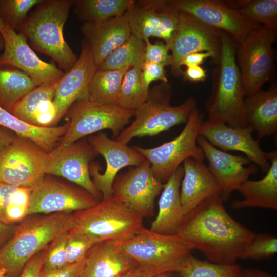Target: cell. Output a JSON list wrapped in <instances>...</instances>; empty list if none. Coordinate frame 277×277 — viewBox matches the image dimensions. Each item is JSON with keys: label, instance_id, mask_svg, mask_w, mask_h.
I'll return each instance as SVG.
<instances>
[{"label": "cell", "instance_id": "cell-19", "mask_svg": "<svg viewBox=\"0 0 277 277\" xmlns=\"http://www.w3.org/2000/svg\"><path fill=\"white\" fill-rule=\"evenodd\" d=\"M97 69L90 47L84 40L76 62L57 83L53 100L56 110L53 126L75 102L88 100L90 84Z\"/></svg>", "mask_w": 277, "mask_h": 277}, {"label": "cell", "instance_id": "cell-57", "mask_svg": "<svg viewBox=\"0 0 277 277\" xmlns=\"http://www.w3.org/2000/svg\"><path fill=\"white\" fill-rule=\"evenodd\" d=\"M4 47V39L2 37V34L0 33V51Z\"/></svg>", "mask_w": 277, "mask_h": 277}, {"label": "cell", "instance_id": "cell-13", "mask_svg": "<svg viewBox=\"0 0 277 277\" xmlns=\"http://www.w3.org/2000/svg\"><path fill=\"white\" fill-rule=\"evenodd\" d=\"M165 183L152 173L150 163L145 160L140 165L117 175L112 184V193L143 217L153 215L154 201Z\"/></svg>", "mask_w": 277, "mask_h": 277}, {"label": "cell", "instance_id": "cell-32", "mask_svg": "<svg viewBox=\"0 0 277 277\" xmlns=\"http://www.w3.org/2000/svg\"><path fill=\"white\" fill-rule=\"evenodd\" d=\"M131 67L116 70L97 69L90 84L88 100L101 104L116 105L123 77Z\"/></svg>", "mask_w": 277, "mask_h": 277}, {"label": "cell", "instance_id": "cell-43", "mask_svg": "<svg viewBox=\"0 0 277 277\" xmlns=\"http://www.w3.org/2000/svg\"><path fill=\"white\" fill-rule=\"evenodd\" d=\"M68 232L56 238L47 247L43 263L42 271L55 270L68 265L66 255Z\"/></svg>", "mask_w": 277, "mask_h": 277}, {"label": "cell", "instance_id": "cell-25", "mask_svg": "<svg viewBox=\"0 0 277 277\" xmlns=\"http://www.w3.org/2000/svg\"><path fill=\"white\" fill-rule=\"evenodd\" d=\"M270 163L266 175L261 180H247L238 190L243 199L235 200L231 204L233 209L261 207L277 210V151L267 152Z\"/></svg>", "mask_w": 277, "mask_h": 277}, {"label": "cell", "instance_id": "cell-21", "mask_svg": "<svg viewBox=\"0 0 277 277\" xmlns=\"http://www.w3.org/2000/svg\"><path fill=\"white\" fill-rule=\"evenodd\" d=\"M197 143L208 161V168L217 181L220 189V197L227 201L231 193L252 174L258 172V167L247 157L235 155L216 148L204 137L199 136Z\"/></svg>", "mask_w": 277, "mask_h": 277}, {"label": "cell", "instance_id": "cell-39", "mask_svg": "<svg viewBox=\"0 0 277 277\" xmlns=\"http://www.w3.org/2000/svg\"><path fill=\"white\" fill-rule=\"evenodd\" d=\"M277 252V238L267 233L255 234L241 253L239 259L265 260L271 259Z\"/></svg>", "mask_w": 277, "mask_h": 277}, {"label": "cell", "instance_id": "cell-3", "mask_svg": "<svg viewBox=\"0 0 277 277\" xmlns=\"http://www.w3.org/2000/svg\"><path fill=\"white\" fill-rule=\"evenodd\" d=\"M72 214L58 212L24 218L16 225L12 237L0 249V268L9 277H18L32 258L69 231Z\"/></svg>", "mask_w": 277, "mask_h": 277}, {"label": "cell", "instance_id": "cell-46", "mask_svg": "<svg viewBox=\"0 0 277 277\" xmlns=\"http://www.w3.org/2000/svg\"><path fill=\"white\" fill-rule=\"evenodd\" d=\"M85 259L55 270L41 272L40 277H82L83 274Z\"/></svg>", "mask_w": 277, "mask_h": 277}, {"label": "cell", "instance_id": "cell-51", "mask_svg": "<svg viewBox=\"0 0 277 277\" xmlns=\"http://www.w3.org/2000/svg\"><path fill=\"white\" fill-rule=\"evenodd\" d=\"M16 226L14 224H7L0 221V249L12 237Z\"/></svg>", "mask_w": 277, "mask_h": 277}, {"label": "cell", "instance_id": "cell-38", "mask_svg": "<svg viewBox=\"0 0 277 277\" xmlns=\"http://www.w3.org/2000/svg\"><path fill=\"white\" fill-rule=\"evenodd\" d=\"M43 0H0V17L5 24L18 30L26 20L28 12Z\"/></svg>", "mask_w": 277, "mask_h": 277}, {"label": "cell", "instance_id": "cell-41", "mask_svg": "<svg viewBox=\"0 0 277 277\" xmlns=\"http://www.w3.org/2000/svg\"><path fill=\"white\" fill-rule=\"evenodd\" d=\"M100 242L87 235L69 231L66 242L68 264L76 263L85 259L90 250Z\"/></svg>", "mask_w": 277, "mask_h": 277}, {"label": "cell", "instance_id": "cell-10", "mask_svg": "<svg viewBox=\"0 0 277 277\" xmlns=\"http://www.w3.org/2000/svg\"><path fill=\"white\" fill-rule=\"evenodd\" d=\"M276 32L262 26L238 44L236 61L246 96L262 90L271 76L274 64L272 45Z\"/></svg>", "mask_w": 277, "mask_h": 277}, {"label": "cell", "instance_id": "cell-11", "mask_svg": "<svg viewBox=\"0 0 277 277\" xmlns=\"http://www.w3.org/2000/svg\"><path fill=\"white\" fill-rule=\"evenodd\" d=\"M49 153L31 141L15 136L0 152V182L32 188L46 174Z\"/></svg>", "mask_w": 277, "mask_h": 277}, {"label": "cell", "instance_id": "cell-27", "mask_svg": "<svg viewBox=\"0 0 277 277\" xmlns=\"http://www.w3.org/2000/svg\"><path fill=\"white\" fill-rule=\"evenodd\" d=\"M184 174L180 166L165 183L159 200V211L149 229L159 233L175 234L184 216L180 190Z\"/></svg>", "mask_w": 277, "mask_h": 277}, {"label": "cell", "instance_id": "cell-37", "mask_svg": "<svg viewBox=\"0 0 277 277\" xmlns=\"http://www.w3.org/2000/svg\"><path fill=\"white\" fill-rule=\"evenodd\" d=\"M57 83L43 84L27 93L12 108L10 112L19 119L33 125L35 113L45 101L53 100Z\"/></svg>", "mask_w": 277, "mask_h": 277}, {"label": "cell", "instance_id": "cell-40", "mask_svg": "<svg viewBox=\"0 0 277 277\" xmlns=\"http://www.w3.org/2000/svg\"><path fill=\"white\" fill-rule=\"evenodd\" d=\"M180 12L172 7L166 1L160 12L159 24L151 37L162 39L169 47L176 32Z\"/></svg>", "mask_w": 277, "mask_h": 277}, {"label": "cell", "instance_id": "cell-48", "mask_svg": "<svg viewBox=\"0 0 277 277\" xmlns=\"http://www.w3.org/2000/svg\"><path fill=\"white\" fill-rule=\"evenodd\" d=\"M211 57L214 63H216L217 59L215 55L210 52H194L186 56L181 63V67L185 66L187 67L191 66H201L204 61Z\"/></svg>", "mask_w": 277, "mask_h": 277}, {"label": "cell", "instance_id": "cell-15", "mask_svg": "<svg viewBox=\"0 0 277 277\" xmlns=\"http://www.w3.org/2000/svg\"><path fill=\"white\" fill-rule=\"evenodd\" d=\"M223 33L190 14L180 12L178 28L170 46L171 73L176 77L182 76L181 63L192 53L210 52L215 55L217 61Z\"/></svg>", "mask_w": 277, "mask_h": 277}, {"label": "cell", "instance_id": "cell-18", "mask_svg": "<svg viewBox=\"0 0 277 277\" xmlns=\"http://www.w3.org/2000/svg\"><path fill=\"white\" fill-rule=\"evenodd\" d=\"M4 51L0 55V65L13 66L27 74L36 86L58 83L65 73L54 64L40 59L30 48L23 35L8 25L0 32Z\"/></svg>", "mask_w": 277, "mask_h": 277}, {"label": "cell", "instance_id": "cell-54", "mask_svg": "<svg viewBox=\"0 0 277 277\" xmlns=\"http://www.w3.org/2000/svg\"><path fill=\"white\" fill-rule=\"evenodd\" d=\"M154 275L139 266L124 277H153Z\"/></svg>", "mask_w": 277, "mask_h": 277}, {"label": "cell", "instance_id": "cell-49", "mask_svg": "<svg viewBox=\"0 0 277 277\" xmlns=\"http://www.w3.org/2000/svg\"><path fill=\"white\" fill-rule=\"evenodd\" d=\"M17 187L0 182V221L5 223V213L12 193Z\"/></svg>", "mask_w": 277, "mask_h": 277}, {"label": "cell", "instance_id": "cell-53", "mask_svg": "<svg viewBox=\"0 0 277 277\" xmlns=\"http://www.w3.org/2000/svg\"><path fill=\"white\" fill-rule=\"evenodd\" d=\"M15 137L9 130L0 127V152L10 144Z\"/></svg>", "mask_w": 277, "mask_h": 277}, {"label": "cell", "instance_id": "cell-24", "mask_svg": "<svg viewBox=\"0 0 277 277\" xmlns=\"http://www.w3.org/2000/svg\"><path fill=\"white\" fill-rule=\"evenodd\" d=\"M138 266L131 257L117 251L113 241L96 244L85 260L84 277H124Z\"/></svg>", "mask_w": 277, "mask_h": 277}, {"label": "cell", "instance_id": "cell-26", "mask_svg": "<svg viewBox=\"0 0 277 277\" xmlns=\"http://www.w3.org/2000/svg\"><path fill=\"white\" fill-rule=\"evenodd\" d=\"M247 126L256 132L257 140L269 137L277 131V87L261 90L247 96L244 101Z\"/></svg>", "mask_w": 277, "mask_h": 277}, {"label": "cell", "instance_id": "cell-16", "mask_svg": "<svg viewBox=\"0 0 277 277\" xmlns=\"http://www.w3.org/2000/svg\"><path fill=\"white\" fill-rule=\"evenodd\" d=\"M88 142L106 162V170L103 173H100L101 166L98 163L91 162L89 165L90 176L103 197L113 194V182L121 169L127 166H138L146 159L133 147L110 139L103 133L90 136Z\"/></svg>", "mask_w": 277, "mask_h": 277}, {"label": "cell", "instance_id": "cell-50", "mask_svg": "<svg viewBox=\"0 0 277 277\" xmlns=\"http://www.w3.org/2000/svg\"><path fill=\"white\" fill-rule=\"evenodd\" d=\"M182 76L184 80L191 82L204 81L207 77V71L201 66H191L187 67L183 71Z\"/></svg>", "mask_w": 277, "mask_h": 277}, {"label": "cell", "instance_id": "cell-7", "mask_svg": "<svg viewBox=\"0 0 277 277\" xmlns=\"http://www.w3.org/2000/svg\"><path fill=\"white\" fill-rule=\"evenodd\" d=\"M114 244L117 251L131 257L154 276L176 272L192 250L176 234H161L144 227L132 238Z\"/></svg>", "mask_w": 277, "mask_h": 277}, {"label": "cell", "instance_id": "cell-58", "mask_svg": "<svg viewBox=\"0 0 277 277\" xmlns=\"http://www.w3.org/2000/svg\"><path fill=\"white\" fill-rule=\"evenodd\" d=\"M5 26V23L0 17V32H1Z\"/></svg>", "mask_w": 277, "mask_h": 277}, {"label": "cell", "instance_id": "cell-42", "mask_svg": "<svg viewBox=\"0 0 277 277\" xmlns=\"http://www.w3.org/2000/svg\"><path fill=\"white\" fill-rule=\"evenodd\" d=\"M31 189L17 187L12 193L6 210V224H14L27 216Z\"/></svg>", "mask_w": 277, "mask_h": 277}, {"label": "cell", "instance_id": "cell-20", "mask_svg": "<svg viewBox=\"0 0 277 277\" xmlns=\"http://www.w3.org/2000/svg\"><path fill=\"white\" fill-rule=\"evenodd\" d=\"M253 132L248 126L244 128L232 127L222 122L208 120L202 122L199 135L222 151L243 152L263 172L266 173L270 163L267 152L261 149L259 141L253 138Z\"/></svg>", "mask_w": 277, "mask_h": 277}, {"label": "cell", "instance_id": "cell-56", "mask_svg": "<svg viewBox=\"0 0 277 277\" xmlns=\"http://www.w3.org/2000/svg\"><path fill=\"white\" fill-rule=\"evenodd\" d=\"M0 277H9L7 274L6 271L0 268Z\"/></svg>", "mask_w": 277, "mask_h": 277}, {"label": "cell", "instance_id": "cell-4", "mask_svg": "<svg viewBox=\"0 0 277 277\" xmlns=\"http://www.w3.org/2000/svg\"><path fill=\"white\" fill-rule=\"evenodd\" d=\"M73 6V0H43L17 30L35 49L52 58L66 72L78 58L63 34Z\"/></svg>", "mask_w": 277, "mask_h": 277}, {"label": "cell", "instance_id": "cell-29", "mask_svg": "<svg viewBox=\"0 0 277 277\" xmlns=\"http://www.w3.org/2000/svg\"><path fill=\"white\" fill-rule=\"evenodd\" d=\"M166 2L134 1L124 15L131 34L143 41L149 39L159 24L160 12Z\"/></svg>", "mask_w": 277, "mask_h": 277}, {"label": "cell", "instance_id": "cell-52", "mask_svg": "<svg viewBox=\"0 0 277 277\" xmlns=\"http://www.w3.org/2000/svg\"><path fill=\"white\" fill-rule=\"evenodd\" d=\"M235 277H275L265 271L252 268L241 269Z\"/></svg>", "mask_w": 277, "mask_h": 277}, {"label": "cell", "instance_id": "cell-59", "mask_svg": "<svg viewBox=\"0 0 277 277\" xmlns=\"http://www.w3.org/2000/svg\"><path fill=\"white\" fill-rule=\"evenodd\" d=\"M82 277H84L83 275L82 276Z\"/></svg>", "mask_w": 277, "mask_h": 277}, {"label": "cell", "instance_id": "cell-1", "mask_svg": "<svg viewBox=\"0 0 277 277\" xmlns=\"http://www.w3.org/2000/svg\"><path fill=\"white\" fill-rule=\"evenodd\" d=\"M255 234L230 216L220 196L208 197L185 215L176 234L208 261L235 263Z\"/></svg>", "mask_w": 277, "mask_h": 277}, {"label": "cell", "instance_id": "cell-33", "mask_svg": "<svg viewBox=\"0 0 277 277\" xmlns=\"http://www.w3.org/2000/svg\"><path fill=\"white\" fill-rule=\"evenodd\" d=\"M224 2L252 23L277 30L276 0L225 1Z\"/></svg>", "mask_w": 277, "mask_h": 277}, {"label": "cell", "instance_id": "cell-2", "mask_svg": "<svg viewBox=\"0 0 277 277\" xmlns=\"http://www.w3.org/2000/svg\"><path fill=\"white\" fill-rule=\"evenodd\" d=\"M238 44L223 33L220 57L212 73V91L205 103L208 120L236 128L247 126L245 116V96L236 61Z\"/></svg>", "mask_w": 277, "mask_h": 277}, {"label": "cell", "instance_id": "cell-31", "mask_svg": "<svg viewBox=\"0 0 277 277\" xmlns=\"http://www.w3.org/2000/svg\"><path fill=\"white\" fill-rule=\"evenodd\" d=\"M134 0H73L74 12L78 19L101 23L124 16Z\"/></svg>", "mask_w": 277, "mask_h": 277}, {"label": "cell", "instance_id": "cell-23", "mask_svg": "<svg viewBox=\"0 0 277 277\" xmlns=\"http://www.w3.org/2000/svg\"><path fill=\"white\" fill-rule=\"evenodd\" d=\"M81 30L90 47L97 68L111 52L131 35L124 15L101 23L85 22Z\"/></svg>", "mask_w": 277, "mask_h": 277}, {"label": "cell", "instance_id": "cell-44", "mask_svg": "<svg viewBox=\"0 0 277 277\" xmlns=\"http://www.w3.org/2000/svg\"><path fill=\"white\" fill-rule=\"evenodd\" d=\"M145 43V61L151 62L167 66L172 63V56L169 54L170 48L164 42L157 41L151 43L149 39Z\"/></svg>", "mask_w": 277, "mask_h": 277}, {"label": "cell", "instance_id": "cell-6", "mask_svg": "<svg viewBox=\"0 0 277 277\" xmlns=\"http://www.w3.org/2000/svg\"><path fill=\"white\" fill-rule=\"evenodd\" d=\"M172 94L168 82H161L149 89L147 101L136 111L134 120L121 131L115 140L127 144L134 137L155 136L186 123L191 112L197 108V101L190 97L181 104L172 106L170 101Z\"/></svg>", "mask_w": 277, "mask_h": 277}, {"label": "cell", "instance_id": "cell-12", "mask_svg": "<svg viewBox=\"0 0 277 277\" xmlns=\"http://www.w3.org/2000/svg\"><path fill=\"white\" fill-rule=\"evenodd\" d=\"M169 5L179 12L191 15L204 24L225 32L241 44L263 26L246 19L223 1L171 0Z\"/></svg>", "mask_w": 277, "mask_h": 277}, {"label": "cell", "instance_id": "cell-55", "mask_svg": "<svg viewBox=\"0 0 277 277\" xmlns=\"http://www.w3.org/2000/svg\"><path fill=\"white\" fill-rule=\"evenodd\" d=\"M153 277H172L171 272H166L156 275Z\"/></svg>", "mask_w": 277, "mask_h": 277}, {"label": "cell", "instance_id": "cell-22", "mask_svg": "<svg viewBox=\"0 0 277 277\" xmlns=\"http://www.w3.org/2000/svg\"><path fill=\"white\" fill-rule=\"evenodd\" d=\"M183 163L184 174L180 195L185 215L204 200L212 196H220L221 189L203 161L189 157Z\"/></svg>", "mask_w": 277, "mask_h": 277}, {"label": "cell", "instance_id": "cell-47", "mask_svg": "<svg viewBox=\"0 0 277 277\" xmlns=\"http://www.w3.org/2000/svg\"><path fill=\"white\" fill-rule=\"evenodd\" d=\"M47 248L32 258L26 264L18 277H40Z\"/></svg>", "mask_w": 277, "mask_h": 277}, {"label": "cell", "instance_id": "cell-34", "mask_svg": "<svg viewBox=\"0 0 277 277\" xmlns=\"http://www.w3.org/2000/svg\"><path fill=\"white\" fill-rule=\"evenodd\" d=\"M145 43L133 35L111 52L97 68L100 70H116L127 66L142 65L144 61Z\"/></svg>", "mask_w": 277, "mask_h": 277}, {"label": "cell", "instance_id": "cell-45", "mask_svg": "<svg viewBox=\"0 0 277 277\" xmlns=\"http://www.w3.org/2000/svg\"><path fill=\"white\" fill-rule=\"evenodd\" d=\"M141 71L143 84L147 90L153 81L168 82L165 66L162 65L144 60L141 65Z\"/></svg>", "mask_w": 277, "mask_h": 277}, {"label": "cell", "instance_id": "cell-5", "mask_svg": "<svg viewBox=\"0 0 277 277\" xmlns=\"http://www.w3.org/2000/svg\"><path fill=\"white\" fill-rule=\"evenodd\" d=\"M143 219L112 194L103 197L90 208L72 213L69 231L100 242L123 241L132 238L141 229Z\"/></svg>", "mask_w": 277, "mask_h": 277}, {"label": "cell", "instance_id": "cell-14", "mask_svg": "<svg viewBox=\"0 0 277 277\" xmlns=\"http://www.w3.org/2000/svg\"><path fill=\"white\" fill-rule=\"evenodd\" d=\"M100 201L82 188L44 179L31 189L27 216L38 213H72L90 208Z\"/></svg>", "mask_w": 277, "mask_h": 277}, {"label": "cell", "instance_id": "cell-17", "mask_svg": "<svg viewBox=\"0 0 277 277\" xmlns=\"http://www.w3.org/2000/svg\"><path fill=\"white\" fill-rule=\"evenodd\" d=\"M49 153L46 174L61 176L77 184L101 201L102 194L90 174L89 165L97 154L86 140L77 141L64 147H56Z\"/></svg>", "mask_w": 277, "mask_h": 277}, {"label": "cell", "instance_id": "cell-28", "mask_svg": "<svg viewBox=\"0 0 277 277\" xmlns=\"http://www.w3.org/2000/svg\"><path fill=\"white\" fill-rule=\"evenodd\" d=\"M69 122L61 126L41 127L29 124L16 117L0 106V127L15 133L17 136L28 140L43 151L49 153L56 143L66 133Z\"/></svg>", "mask_w": 277, "mask_h": 277}, {"label": "cell", "instance_id": "cell-35", "mask_svg": "<svg viewBox=\"0 0 277 277\" xmlns=\"http://www.w3.org/2000/svg\"><path fill=\"white\" fill-rule=\"evenodd\" d=\"M148 92L143 84L141 65L132 67L124 75L116 105L136 111L147 101Z\"/></svg>", "mask_w": 277, "mask_h": 277}, {"label": "cell", "instance_id": "cell-36", "mask_svg": "<svg viewBox=\"0 0 277 277\" xmlns=\"http://www.w3.org/2000/svg\"><path fill=\"white\" fill-rule=\"evenodd\" d=\"M241 269L236 263L216 264L199 260L191 254L176 272L178 277H235Z\"/></svg>", "mask_w": 277, "mask_h": 277}, {"label": "cell", "instance_id": "cell-8", "mask_svg": "<svg viewBox=\"0 0 277 277\" xmlns=\"http://www.w3.org/2000/svg\"><path fill=\"white\" fill-rule=\"evenodd\" d=\"M203 119L204 114L196 108L190 114L182 132L172 140L152 148H133L149 162L153 174L165 183L187 159L201 161L205 159L197 143Z\"/></svg>", "mask_w": 277, "mask_h": 277}, {"label": "cell", "instance_id": "cell-30", "mask_svg": "<svg viewBox=\"0 0 277 277\" xmlns=\"http://www.w3.org/2000/svg\"><path fill=\"white\" fill-rule=\"evenodd\" d=\"M36 85L21 70L9 65H0V106L10 112L13 106Z\"/></svg>", "mask_w": 277, "mask_h": 277}, {"label": "cell", "instance_id": "cell-9", "mask_svg": "<svg viewBox=\"0 0 277 277\" xmlns=\"http://www.w3.org/2000/svg\"><path fill=\"white\" fill-rule=\"evenodd\" d=\"M69 122L68 130L57 147L70 145L96 132L111 130L116 138L136 111L116 105L104 104L88 100L75 102L66 113Z\"/></svg>", "mask_w": 277, "mask_h": 277}]
</instances>
